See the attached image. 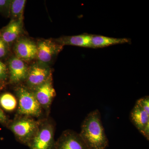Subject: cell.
<instances>
[{
  "label": "cell",
  "mask_w": 149,
  "mask_h": 149,
  "mask_svg": "<svg viewBox=\"0 0 149 149\" xmlns=\"http://www.w3.org/2000/svg\"><path fill=\"white\" fill-rule=\"evenodd\" d=\"M79 134L89 149H106L109 146L98 109L91 112L85 118Z\"/></svg>",
  "instance_id": "6da1fadb"
},
{
  "label": "cell",
  "mask_w": 149,
  "mask_h": 149,
  "mask_svg": "<svg viewBox=\"0 0 149 149\" xmlns=\"http://www.w3.org/2000/svg\"><path fill=\"white\" fill-rule=\"evenodd\" d=\"M41 122L26 116L15 120L10 128L19 141L27 145L37 133Z\"/></svg>",
  "instance_id": "7a4b0ae2"
},
{
  "label": "cell",
  "mask_w": 149,
  "mask_h": 149,
  "mask_svg": "<svg viewBox=\"0 0 149 149\" xmlns=\"http://www.w3.org/2000/svg\"><path fill=\"white\" fill-rule=\"evenodd\" d=\"M27 145L30 149H56L53 124L42 121L37 133Z\"/></svg>",
  "instance_id": "3957f363"
},
{
  "label": "cell",
  "mask_w": 149,
  "mask_h": 149,
  "mask_svg": "<svg viewBox=\"0 0 149 149\" xmlns=\"http://www.w3.org/2000/svg\"><path fill=\"white\" fill-rule=\"evenodd\" d=\"M18 99V112L27 116L39 117L42 112V108L36 100L32 91L23 87L16 90Z\"/></svg>",
  "instance_id": "277c9868"
},
{
  "label": "cell",
  "mask_w": 149,
  "mask_h": 149,
  "mask_svg": "<svg viewBox=\"0 0 149 149\" xmlns=\"http://www.w3.org/2000/svg\"><path fill=\"white\" fill-rule=\"evenodd\" d=\"M45 64L40 62L33 65L28 70L26 80L29 88L33 90L45 83L52 76L50 68Z\"/></svg>",
  "instance_id": "5b68a950"
},
{
  "label": "cell",
  "mask_w": 149,
  "mask_h": 149,
  "mask_svg": "<svg viewBox=\"0 0 149 149\" xmlns=\"http://www.w3.org/2000/svg\"><path fill=\"white\" fill-rule=\"evenodd\" d=\"M37 58L40 62L47 64L58 54L63 46L51 40H41L37 44Z\"/></svg>",
  "instance_id": "8992f818"
},
{
  "label": "cell",
  "mask_w": 149,
  "mask_h": 149,
  "mask_svg": "<svg viewBox=\"0 0 149 149\" xmlns=\"http://www.w3.org/2000/svg\"><path fill=\"white\" fill-rule=\"evenodd\" d=\"M56 149H89L79 133L67 130L56 141Z\"/></svg>",
  "instance_id": "52a82bcc"
},
{
  "label": "cell",
  "mask_w": 149,
  "mask_h": 149,
  "mask_svg": "<svg viewBox=\"0 0 149 149\" xmlns=\"http://www.w3.org/2000/svg\"><path fill=\"white\" fill-rule=\"evenodd\" d=\"M32 93L41 107L48 109L50 107L56 95V92L52 83V76L45 83L33 89Z\"/></svg>",
  "instance_id": "ba28073f"
},
{
  "label": "cell",
  "mask_w": 149,
  "mask_h": 149,
  "mask_svg": "<svg viewBox=\"0 0 149 149\" xmlns=\"http://www.w3.org/2000/svg\"><path fill=\"white\" fill-rule=\"evenodd\" d=\"M130 118L139 132L149 141V114L136 103L130 112Z\"/></svg>",
  "instance_id": "9c48e42d"
},
{
  "label": "cell",
  "mask_w": 149,
  "mask_h": 149,
  "mask_svg": "<svg viewBox=\"0 0 149 149\" xmlns=\"http://www.w3.org/2000/svg\"><path fill=\"white\" fill-rule=\"evenodd\" d=\"M16 57L23 61H29L37 58V45L26 38L17 40L14 47Z\"/></svg>",
  "instance_id": "30bf717a"
},
{
  "label": "cell",
  "mask_w": 149,
  "mask_h": 149,
  "mask_svg": "<svg viewBox=\"0 0 149 149\" xmlns=\"http://www.w3.org/2000/svg\"><path fill=\"white\" fill-rule=\"evenodd\" d=\"M9 70L10 82L16 83L26 79L29 69L23 61L15 56L10 60Z\"/></svg>",
  "instance_id": "8fae6325"
},
{
  "label": "cell",
  "mask_w": 149,
  "mask_h": 149,
  "mask_svg": "<svg viewBox=\"0 0 149 149\" xmlns=\"http://www.w3.org/2000/svg\"><path fill=\"white\" fill-rule=\"evenodd\" d=\"M22 29V20H12L9 24L0 32V37L9 45L18 38Z\"/></svg>",
  "instance_id": "7c38bea8"
},
{
  "label": "cell",
  "mask_w": 149,
  "mask_h": 149,
  "mask_svg": "<svg viewBox=\"0 0 149 149\" xmlns=\"http://www.w3.org/2000/svg\"><path fill=\"white\" fill-rule=\"evenodd\" d=\"M93 35L84 34L72 36H64L56 39L57 43L63 46L72 45L92 48L91 45Z\"/></svg>",
  "instance_id": "4fadbf2b"
},
{
  "label": "cell",
  "mask_w": 149,
  "mask_h": 149,
  "mask_svg": "<svg viewBox=\"0 0 149 149\" xmlns=\"http://www.w3.org/2000/svg\"><path fill=\"white\" fill-rule=\"evenodd\" d=\"M130 39L127 38H116L93 35L91 40L92 48L105 47L109 46L130 42Z\"/></svg>",
  "instance_id": "5bb4252c"
},
{
  "label": "cell",
  "mask_w": 149,
  "mask_h": 149,
  "mask_svg": "<svg viewBox=\"0 0 149 149\" xmlns=\"http://www.w3.org/2000/svg\"><path fill=\"white\" fill-rule=\"evenodd\" d=\"M26 1L13 0L11 3L10 16L12 20H23V15Z\"/></svg>",
  "instance_id": "9a60e30c"
},
{
  "label": "cell",
  "mask_w": 149,
  "mask_h": 149,
  "mask_svg": "<svg viewBox=\"0 0 149 149\" xmlns=\"http://www.w3.org/2000/svg\"><path fill=\"white\" fill-rule=\"evenodd\" d=\"M0 105L5 110L12 111L16 108L17 101L13 95L6 93L0 97Z\"/></svg>",
  "instance_id": "2e32d148"
},
{
  "label": "cell",
  "mask_w": 149,
  "mask_h": 149,
  "mask_svg": "<svg viewBox=\"0 0 149 149\" xmlns=\"http://www.w3.org/2000/svg\"><path fill=\"white\" fill-rule=\"evenodd\" d=\"M11 3L10 0H0V12L7 17L10 16Z\"/></svg>",
  "instance_id": "e0dca14e"
},
{
  "label": "cell",
  "mask_w": 149,
  "mask_h": 149,
  "mask_svg": "<svg viewBox=\"0 0 149 149\" xmlns=\"http://www.w3.org/2000/svg\"><path fill=\"white\" fill-rule=\"evenodd\" d=\"M141 107L149 114V97L148 96L139 99L136 102Z\"/></svg>",
  "instance_id": "ac0fdd59"
},
{
  "label": "cell",
  "mask_w": 149,
  "mask_h": 149,
  "mask_svg": "<svg viewBox=\"0 0 149 149\" xmlns=\"http://www.w3.org/2000/svg\"><path fill=\"white\" fill-rule=\"evenodd\" d=\"M7 77V70L6 66L0 61V81L6 80Z\"/></svg>",
  "instance_id": "d6986e66"
},
{
  "label": "cell",
  "mask_w": 149,
  "mask_h": 149,
  "mask_svg": "<svg viewBox=\"0 0 149 149\" xmlns=\"http://www.w3.org/2000/svg\"><path fill=\"white\" fill-rule=\"evenodd\" d=\"M8 46L0 37V58L3 57L8 52Z\"/></svg>",
  "instance_id": "ffe728a7"
},
{
  "label": "cell",
  "mask_w": 149,
  "mask_h": 149,
  "mask_svg": "<svg viewBox=\"0 0 149 149\" xmlns=\"http://www.w3.org/2000/svg\"><path fill=\"white\" fill-rule=\"evenodd\" d=\"M7 121V118L4 113L2 110L0 108V123H6Z\"/></svg>",
  "instance_id": "44dd1931"
}]
</instances>
